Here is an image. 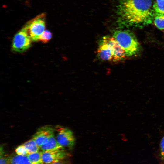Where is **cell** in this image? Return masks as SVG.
<instances>
[{"mask_svg":"<svg viewBox=\"0 0 164 164\" xmlns=\"http://www.w3.org/2000/svg\"><path fill=\"white\" fill-rule=\"evenodd\" d=\"M121 27L141 28L152 22L155 13L152 0H120L117 7Z\"/></svg>","mask_w":164,"mask_h":164,"instance_id":"obj_1","label":"cell"},{"mask_svg":"<svg viewBox=\"0 0 164 164\" xmlns=\"http://www.w3.org/2000/svg\"><path fill=\"white\" fill-rule=\"evenodd\" d=\"M53 133V129L50 126H44L38 130L34 134L32 138L39 148Z\"/></svg>","mask_w":164,"mask_h":164,"instance_id":"obj_8","label":"cell"},{"mask_svg":"<svg viewBox=\"0 0 164 164\" xmlns=\"http://www.w3.org/2000/svg\"><path fill=\"white\" fill-rule=\"evenodd\" d=\"M61 149L64 148L58 143L55 137L54 133L52 134L46 142L39 147V149L42 151Z\"/></svg>","mask_w":164,"mask_h":164,"instance_id":"obj_9","label":"cell"},{"mask_svg":"<svg viewBox=\"0 0 164 164\" xmlns=\"http://www.w3.org/2000/svg\"><path fill=\"white\" fill-rule=\"evenodd\" d=\"M154 22L159 29L160 30H164V14L155 13Z\"/></svg>","mask_w":164,"mask_h":164,"instance_id":"obj_13","label":"cell"},{"mask_svg":"<svg viewBox=\"0 0 164 164\" xmlns=\"http://www.w3.org/2000/svg\"><path fill=\"white\" fill-rule=\"evenodd\" d=\"M32 41L30 36L22 28L13 38L12 50L18 52H24L31 46Z\"/></svg>","mask_w":164,"mask_h":164,"instance_id":"obj_6","label":"cell"},{"mask_svg":"<svg viewBox=\"0 0 164 164\" xmlns=\"http://www.w3.org/2000/svg\"><path fill=\"white\" fill-rule=\"evenodd\" d=\"M64 149H56L41 152V157L44 163L52 164L60 161L67 155Z\"/></svg>","mask_w":164,"mask_h":164,"instance_id":"obj_7","label":"cell"},{"mask_svg":"<svg viewBox=\"0 0 164 164\" xmlns=\"http://www.w3.org/2000/svg\"><path fill=\"white\" fill-rule=\"evenodd\" d=\"M51 164H63V163L60 161H59L58 162H55L53 163H52Z\"/></svg>","mask_w":164,"mask_h":164,"instance_id":"obj_19","label":"cell"},{"mask_svg":"<svg viewBox=\"0 0 164 164\" xmlns=\"http://www.w3.org/2000/svg\"><path fill=\"white\" fill-rule=\"evenodd\" d=\"M27 156L31 164H43L41 157V152H36L28 154Z\"/></svg>","mask_w":164,"mask_h":164,"instance_id":"obj_12","label":"cell"},{"mask_svg":"<svg viewBox=\"0 0 164 164\" xmlns=\"http://www.w3.org/2000/svg\"><path fill=\"white\" fill-rule=\"evenodd\" d=\"M159 149L161 158L164 161V136L160 141Z\"/></svg>","mask_w":164,"mask_h":164,"instance_id":"obj_17","label":"cell"},{"mask_svg":"<svg viewBox=\"0 0 164 164\" xmlns=\"http://www.w3.org/2000/svg\"><path fill=\"white\" fill-rule=\"evenodd\" d=\"M97 56L101 60L112 63L123 60L126 56L125 52L113 36L103 37L100 42Z\"/></svg>","mask_w":164,"mask_h":164,"instance_id":"obj_2","label":"cell"},{"mask_svg":"<svg viewBox=\"0 0 164 164\" xmlns=\"http://www.w3.org/2000/svg\"><path fill=\"white\" fill-rule=\"evenodd\" d=\"M52 37L51 32L49 30H45L41 35L39 40L43 43H46L51 39Z\"/></svg>","mask_w":164,"mask_h":164,"instance_id":"obj_15","label":"cell"},{"mask_svg":"<svg viewBox=\"0 0 164 164\" xmlns=\"http://www.w3.org/2000/svg\"><path fill=\"white\" fill-rule=\"evenodd\" d=\"M55 129L56 139L59 145L64 148L72 149L75 143V138L72 131L68 128L58 125Z\"/></svg>","mask_w":164,"mask_h":164,"instance_id":"obj_5","label":"cell"},{"mask_svg":"<svg viewBox=\"0 0 164 164\" xmlns=\"http://www.w3.org/2000/svg\"><path fill=\"white\" fill-rule=\"evenodd\" d=\"M27 150L28 154L39 152V148L35 141L32 138L22 144Z\"/></svg>","mask_w":164,"mask_h":164,"instance_id":"obj_11","label":"cell"},{"mask_svg":"<svg viewBox=\"0 0 164 164\" xmlns=\"http://www.w3.org/2000/svg\"><path fill=\"white\" fill-rule=\"evenodd\" d=\"M113 36L124 50L127 57L138 54L141 51V46L135 34L127 30L114 31Z\"/></svg>","mask_w":164,"mask_h":164,"instance_id":"obj_3","label":"cell"},{"mask_svg":"<svg viewBox=\"0 0 164 164\" xmlns=\"http://www.w3.org/2000/svg\"><path fill=\"white\" fill-rule=\"evenodd\" d=\"M15 151L18 155L27 156L28 154L27 150L23 145L17 147L15 150Z\"/></svg>","mask_w":164,"mask_h":164,"instance_id":"obj_16","label":"cell"},{"mask_svg":"<svg viewBox=\"0 0 164 164\" xmlns=\"http://www.w3.org/2000/svg\"><path fill=\"white\" fill-rule=\"evenodd\" d=\"M46 15L42 13L28 22L22 28L33 41L39 40L40 37L45 30Z\"/></svg>","mask_w":164,"mask_h":164,"instance_id":"obj_4","label":"cell"},{"mask_svg":"<svg viewBox=\"0 0 164 164\" xmlns=\"http://www.w3.org/2000/svg\"></svg>","mask_w":164,"mask_h":164,"instance_id":"obj_20","label":"cell"},{"mask_svg":"<svg viewBox=\"0 0 164 164\" xmlns=\"http://www.w3.org/2000/svg\"><path fill=\"white\" fill-rule=\"evenodd\" d=\"M10 164H31L27 156L15 155L10 157Z\"/></svg>","mask_w":164,"mask_h":164,"instance_id":"obj_10","label":"cell"},{"mask_svg":"<svg viewBox=\"0 0 164 164\" xmlns=\"http://www.w3.org/2000/svg\"><path fill=\"white\" fill-rule=\"evenodd\" d=\"M153 9L155 13L164 14V0H156Z\"/></svg>","mask_w":164,"mask_h":164,"instance_id":"obj_14","label":"cell"},{"mask_svg":"<svg viewBox=\"0 0 164 164\" xmlns=\"http://www.w3.org/2000/svg\"><path fill=\"white\" fill-rule=\"evenodd\" d=\"M10 157L7 156H0V164H10Z\"/></svg>","mask_w":164,"mask_h":164,"instance_id":"obj_18","label":"cell"}]
</instances>
